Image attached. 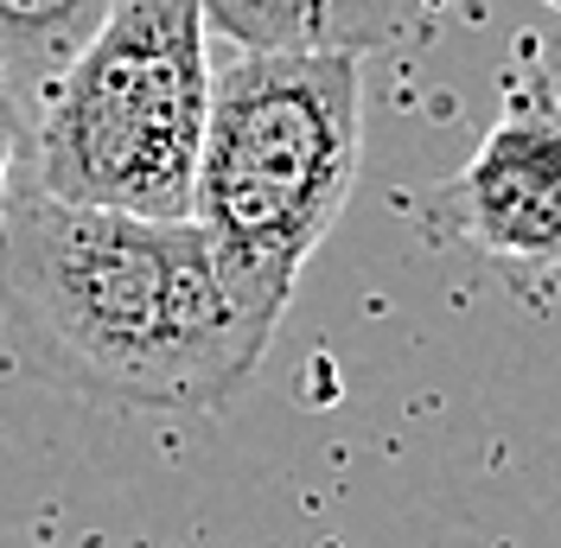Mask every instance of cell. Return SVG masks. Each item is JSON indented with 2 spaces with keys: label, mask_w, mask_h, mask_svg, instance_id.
Wrapping results in <instances>:
<instances>
[{
  "label": "cell",
  "mask_w": 561,
  "mask_h": 548,
  "mask_svg": "<svg viewBox=\"0 0 561 548\" xmlns=\"http://www.w3.org/2000/svg\"><path fill=\"white\" fill-rule=\"evenodd\" d=\"M0 312L45 377L115 409H224L275 339L192 217L58 205L33 185L0 210Z\"/></svg>",
  "instance_id": "cell-1"
},
{
  "label": "cell",
  "mask_w": 561,
  "mask_h": 548,
  "mask_svg": "<svg viewBox=\"0 0 561 548\" xmlns=\"http://www.w3.org/2000/svg\"><path fill=\"white\" fill-rule=\"evenodd\" d=\"M364 167V58L230 52L210 70L192 224L237 307L275 332Z\"/></svg>",
  "instance_id": "cell-2"
},
{
  "label": "cell",
  "mask_w": 561,
  "mask_h": 548,
  "mask_svg": "<svg viewBox=\"0 0 561 548\" xmlns=\"http://www.w3.org/2000/svg\"><path fill=\"white\" fill-rule=\"evenodd\" d=\"M198 0H115L33 109V192L58 205L185 217L210 109Z\"/></svg>",
  "instance_id": "cell-3"
},
{
  "label": "cell",
  "mask_w": 561,
  "mask_h": 548,
  "mask_svg": "<svg viewBox=\"0 0 561 548\" xmlns=\"http://www.w3.org/2000/svg\"><path fill=\"white\" fill-rule=\"evenodd\" d=\"M440 210L447 230L504 287H561V90L536 52L504 70L497 122L479 153L440 185Z\"/></svg>",
  "instance_id": "cell-4"
},
{
  "label": "cell",
  "mask_w": 561,
  "mask_h": 548,
  "mask_svg": "<svg viewBox=\"0 0 561 548\" xmlns=\"http://www.w3.org/2000/svg\"><path fill=\"white\" fill-rule=\"evenodd\" d=\"M205 33L237 52H345L364 58L415 26L421 0H198Z\"/></svg>",
  "instance_id": "cell-5"
},
{
  "label": "cell",
  "mask_w": 561,
  "mask_h": 548,
  "mask_svg": "<svg viewBox=\"0 0 561 548\" xmlns=\"http://www.w3.org/2000/svg\"><path fill=\"white\" fill-rule=\"evenodd\" d=\"M115 0H0V77L38 109Z\"/></svg>",
  "instance_id": "cell-6"
},
{
  "label": "cell",
  "mask_w": 561,
  "mask_h": 548,
  "mask_svg": "<svg viewBox=\"0 0 561 548\" xmlns=\"http://www.w3.org/2000/svg\"><path fill=\"white\" fill-rule=\"evenodd\" d=\"M26 140H33V103H26V96L0 77V210H7V192L20 185Z\"/></svg>",
  "instance_id": "cell-7"
},
{
  "label": "cell",
  "mask_w": 561,
  "mask_h": 548,
  "mask_svg": "<svg viewBox=\"0 0 561 548\" xmlns=\"http://www.w3.org/2000/svg\"><path fill=\"white\" fill-rule=\"evenodd\" d=\"M542 65H549V77H556V90H561V45L549 52V58H542Z\"/></svg>",
  "instance_id": "cell-8"
},
{
  "label": "cell",
  "mask_w": 561,
  "mask_h": 548,
  "mask_svg": "<svg viewBox=\"0 0 561 548\" xmlns=\"http://www.w3.org/2000/svg\"><path fill=\"white\" fill-rule=\"evenodd\" d=\"M542 7H556V13H561V0H542Z\"/></svg>",
  "instance_id": "cell-9"
}]
</instances>
